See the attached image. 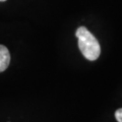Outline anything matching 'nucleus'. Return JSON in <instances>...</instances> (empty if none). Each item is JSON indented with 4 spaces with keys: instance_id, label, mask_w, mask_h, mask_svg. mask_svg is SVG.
<instances>
[{
    "instance_id": "nucleus-3",
    "label": "nucleus",
    "mask_w": 122,
    "mask_h": 122,
    "mask_svg": "<svg viewBox=\"0 0 122 122\" xmlns=\"http://www.w3.org/2000/svg\"><path fill=\"white\" fill-rule=\"evenodd\" d=\"M115 118L118 122H122V108H119L115 112Z\"/></svg>"
},
{
    "instance_id": "nucleus-2",
    "label": "nucleus",
    "mask_w": 122,
    "mask_h": 122,
    "mask_svg": "<svg viewBox=\"0 0 122 122\" xmlns=\"http://www.w3.org/2000/svg\"><path fill=\"white\" fill-rule=\"evenodd\" d=\"M10 63V54L5 46L0 45V72L4 71Z\"/></svg>"
},
{
    "instance_id": "nucleus-4",
    "label": "nucleus",
    "mask_w": 122,
    "mask_h": 122,
    "mask_svg": "<svg viewBox=\"0 0 122 122\" xmlns=\"http://www.w3.org/2000/svg\"><path fill=\"white\" fill-rule=\"evenodd\" d=\"M4 1H6V0H0V2H4Z\"/></svg>"
},
{
    "instance_id": "nucleus-1",
    "label": "nucleus",
    "mask_w": 122,
    "mask_h": 122,
    "mask_svg": "<svg viewBox=\"0 0 122 122\" xmlns=\"http://www.w3.org/2000/svg\"><path fill=\"white\" fill-rule=\"evenodd\" d=\"M75 36L78 40V47L83 57L90 61L97 60L101 53V47L97 38L86 26H79L75 32Z\"/></svg>"
}]
</instances>
